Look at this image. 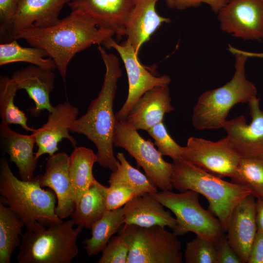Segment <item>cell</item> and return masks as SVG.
I'll return each instance as SVG.
<instances>
[{
  "label": "cell",
  "mask_w": 263,
  "mask_h": 263,
  "mask_svg": "<svg viewBox=\"0 0 263 263\" xmlns=\"http://www.w3.org/2000/svg\"><path fill=\"white\" fill-rule=\"evenodd\" d=\"M107 188L96 180L83 195L70 216L75 225L91 229L93 225L102 217L108 210Z\"/></svg>",
  "instance_id": "25"
},
{
  "label": "cell",
  "mask_w": 263,
  "mask_h": 263,
  "mask_svg": "<svg viewBox=\"0 0 263 263\" xmlns=\"http://www.w3.org/2000/svg\"><path fill=\"white\" fill-rule=\"evenodd\" d=\"M41 176L27 181L19 179L13 173L7 158H1L0 202L21 219L26 230H33L39 225L48 226L63 222L55 212L56 194L52 189L42 188Z\"/></svg>",
  "instance_id": "3"
},
{
  "label": "cell",
  "mask_w": 263,
  "mask_h": 263,
  "mask_svg": "<svg viewBox=\"0 0 263 263\" xmlns=\"http://www.w3.org/2000/svg\"><path fill=\"white\" fill-rule=\"evenodd\" d=\"M78 114V109L68 101L54 106L46 123L32 132L38 147L35 153L37 159L44 154H55L59 150L58 143L63 139L68 140L74 148L76 147V141L69 132Z\"/></svg>",
  "instance_id": "14"
},
{
  "label": "cell",
  "mask_w": 263,
  "mask_h": 263,
  "mask_svg": "<svg viewBox=\"0 0 263 263\" xmlns=\"http://www.w3.org/2000/svg\"><path fill=\"white\" fill-rule=\"evenodd\" d=\"M71 220L48 226L39 225L21 235L19 263H70L79 252L77 240L83 228Z\"/></svg>",
  "instance_id": "6"
},
{
  "label": "cell",
  "mask_w": 263,
  "mask_h": 263,
  "mask_svg": "<svg viewBox=\"0 0 263 263\" xmlns=\"http://www.w3.org/2000/svg\"><path fill=\"white\" fill-rule=\"evenodd\" d=\"M102 44L107 48L114 49L124 63L128 78V94L126 101L115 115L117 120L126 119L133 106L145 92L156 86L169 85L171 79L168 75L156 76L148 71L127 39L119 44L110 37Z\"/></svg>",
  "instance_id": "11"
},
{
  "label": "cell",
  "mask_w": 263,
  "mask_h": 263,
  "mask_svg": "<svg viewBox=\"0 0 263 263\" xmlns=\"http://www.w3.org/2000/svg\"><path fill=\"white\" fill-rule=\"evenodd\" d=\"M113 144L133 157L150 181L160 190H173L172 163L165 161L151 140L142 137L126 119L116 120Z\"/></svg>",
  "instance_id": "8"
},
{
  "label": "cell",
  "mask_w": 263,
  "mask_h": 263,
  "mask_svg": "<svg viewBox=\"0 0 263 263\" xmlns=\"http://www.w3.org/2000/svg\"><path fill=\"white\" fill-rule=\"evenodd\" d=\"M136 196V193L127 187L109 185L106 193L107 209L112 210L121 207Z\"/></svg>",
  "instance_id": "36"
},
{
  "label": "cell",
  "mask_w": 263,
  "mask_h": 263,
  "mask_svg": "<svg viewBox=\"0 0 263 263\" xmlns=\"http://www.w3.org/2000/svg\"><path fill=\"white\" fill-rule=\"evenodd\" d=\"M18 88L11 77L0 76V115L1 122L8 125H19L25 130L33 132L35 129L27 125L24 113L15 105V97Z\"/></svg>",
  "instance_id": "30"
},
{
  "label": "cell",
  "mask_w": 263,
  "mask_h": 263,
  "mask_svg": "<svg viewBox=\"0 0 263 263\" xmlns=\"http://www.w3.org/2000/svg\"><path fill=\"white\" fill-rule=\"evenodd\" d=\"M116 157L119 162L109 177V185L124 186L133 190L137 195L158 191V188L146 175L130 164L123 153H117Z\"/></svg>",
  "instance_id": "29"
},
{
  "label": "cell",
  "mask_w": 263,
  "mask_h": 263,
  "mask_svg": "<svg viewBox=\"0 0 263 263\" xmlns=\"http://www.w3.org/2000/svg\"><path fill=\"white\" fill-rule=\"evenodd\" d=\"M217 14L222 31L244 40H263V0H228Z\"/></svg>",
  "instance_id": "12"
},
{
  "label": "cell",
  "mask_w": 263,
  "mask_h": 263,
  "mask_svg": "<svg viewBox=\"0 0 263 263\" xmlns=\"http://www.w3.org/2000/svg\"><path fill=\"white\" fill-rule=\"evenodd\" d=\"M70 156L60 152L49 156L46 163L45 172L41 175L40 185L48 187L56 194L57 205L55 212L60 219L71 216L75 208L69 172Z\"/></svg>",
  "instance_id": "17"
},
{
  "label": "cell",
  "mask_w": 263,
  "mask_h": 263,
  "mask_svg": "<svg viewBox=\"0 0 263 263\" xmlns=\"http://www.w3.org/2000/svg\"><path fill=\"white\" fill-rule=\"evenodd\" d=\"M150 193L137 195L123 207L125 225L144 227L159 225L172 230L177 221Z\"/></svg>",
  "instance_id": "22"
},
{
  "label": "cell",
  "mask_w": 263,
  "mask_h": 263,
  "mask_svg": "<svg viewBox=\"0 0 263 263\" xmlns=\"http://www.w3.org/2000/svg\"><path fill=\"white\" fill-rule=\"evenodd\" d=\"M255 198L252 195H249L237 205L225 231L230 246L242 263H247L257 232Z\"/></svg>",
  "instance_id": "16"
},
{
  "label": "cell",
  "mask_w": 263,
  "mask_h": 263,
  "mask_svg": "<svg viewBox=\"0 0 263 263\" xmlns=\"http://www.w3.org/2000/svg\"><path fill=\"white\" fill-rule=\"evenodd\" d=\"M216 263H242L230 246L225 233L215 242Z\"/></svg>",
  "instance_id": "37"
},
{
  "label": "cell",
  "mask_w": 263,
  "mask_h": 263,
  "mask_svg": "<svg viewBox=\"0 0 263 263\" xmlns=\"http://www.w3.org/2000/svg\"><path fill=\"white\" fill-rule=\"evenodd\" d=\"M174 110L169 85L158 86L145 92L135 102L126 120L136 130L147 132L163 121L164 115Z\"/></svg>",
  "instance_id": "20"
},
{
  "label": "cell",
  "mask_w": 263,
  "mask_h": 263,
  "mask_svg": "<svg viewBox=\"0 0 263 263\" xmlns=\"http://www.w3.org/2000/svg\"><path fill=\"white\" fill-rule=\"evenodd\" d=\"M151 194L175 216L177 225L172 231L177 236L191 232L215 243L225 233L220 221L201 206L197 192L161 190Z\"/></svg>",
  "instance_id": "7"
},
{
  "label": "cell",
  "mask_w": 263,
  "mask_h": 263,
  "mask_svg": "<svg viewBox=\"0 0 263 263\" xmlns=\"http://www.w3.org/2000/svg\"><path fill=\"white\" fill-rule=\"evenodd\" d=\"M228 0H175L174 8L184 10L189 7H197L202 3L210 6L213 12L218 13Z\"/></svg>",
  "instance_id": "38"
},
{
  "label": "cell",
  "mask_w": 263,
  "mask_h": 263,
  "mask_svg": "<svg viewBox=\"0 0 263 263\" xmlns=\"http://www.w3.org/2000/svg\"><path fill=\"white\" fill-rule=\"evenodd\" d=\"M257 97L248 102L251 122L241 115L225 122L229 145L241 158L263 159V111Z\"/></svg>",
  "instance_id": "13"
},
{
  "label": "cell",
  "mask_w": 263,
  "mask_h": 263,
  "mask_svg": "<svg viewBox=\"0 0 263 263\" xmlns=\"http://www.w3.org/2000/svg\"><path fill=\"white\" fill-rule=\"evenodd\" d=\"M24 62L42 68L54 71L56 67L52 58L43 49L21 46L16 39L0 44V66L11 63Z\"/></svg>",
  "instance_id": "28"
},
{
  "label": "cell",
  "mask_w": 263,
  "mask_h": 263,
  "mask_svg": "<svg viewBox=\"0 0 263 263\" xmlns=\"http://www.w3.org/2000/svg\"><path fill=\"white\" fill-rule=\"evenodd\" d=\"M97 161L96 154L84 147H75L70 155V177L75 207L96 180L93 175V168Z\"/></svg>",
  "instance_id": "24"
},
{
  "label": "cell",
  "mask_w": 263,
  "mask_h": 263,
  "mask_svg": "<svg viewBox=\"0 0 263 263\" xmlns=\"http://www.w3.org/2000/svg\"><path fill=\"white\" fill-rule=\"evenodd\" d=\"M55 76L53 71L32 64L12 74L11 78L18 89L25 90L34 102L35 107L30 109L32 116H38L45 110L49 113L53 110L50 94L54 88Z\"/></svg>",
  "instance_id": "19"
},
{
  "label": "cell",
  "mask_w": 263,
  "mask_h": 263,
  "mask_svg": "<svg viewBox=\"0 0 263 263\" xmlns=\"http://www.w3.org/2000/svg\"><path fill=\"white\" fill-rule=\"evenodd\" d=\"M172 165L173 188L180 192L193 190L204 196L208 202L209 211L220 221L226 231L234 208L251 195L250 190L211 174L182 157L173 160Z\"/></svg>",
  "instance_id": "4"
},
{
  "label": "cell",
  "mask_w": 263,
  "mask_h": 263,
  "mask_svg": "<svg viewBox=\"0 0 263 263\" xmlns=\"http://www.w3.org/2000/svg\"><path fill=\"white\" fill-rule=\"evenodd\" d=\"M135 0H71L72 11H79L92 18L98 28L111 31L117 37L125 35L128 18Z\"/></svg>",
  "instance_id": "15"
},
{
  "label": "cell",
  "mask_w": 263,
  "mask_h": 263,
  "mask_svg": "<svg viewBox=\"0 0 263 263\" xmlns=\"http://www.w3.org/2000/svg\"><path fill=\"white\" fill-rule=\"evenodd\" d=\"M181 157L218 177L232 178L241 158L229 145L226 137L217 141L191 136L182 147Z\"/></svg>",
  "instance_id": "10"
},
{
  "label": "cell",
  "mask_w": 263,
  "mask_h": 263,
  "mask_svg": "<svg viewBox=\"0 0 263 263\" xmlns=\"http://www.w3.org/2000/svg\"><path fill=\"white\" fill-rule=\"evenodd\" d=\"M19 0H0V37L1 43L10 42V30Z\"/></svg>",
  "instance_id": "35"
},
{
  "label": "cell",
  "mask_w": 263,
  "mask_h": 263,
  "mask_svg": "<svg viewBox=\"0 0 263 263\" xmlns=\"http://www.w3.org/2000/svg\"><path fill=\"white\" fill-rule=\"evenodd\" d=\"M231 182L248 188L256 199H263V159L241 158Z\"/></svg>",
  "instance_id": "31"
},
{
  "label": "cell",
  "mask_w": 263,
  "mask_h": 263,
  "mask_svg": "<svg viewBox=\"0 0 263 263\" xmlns=\"http://www.w3.org/2000/svg\"><path fill=\"white\" fill-rule=\"evenodd\" d=\"M0 139L2 152L7 154L9 160L16 165L20 179H32L38 160L33 151L36 144L34 136L18 133L12 130L9 125L1 122Z\"/></svg>",
  "instance_id": "21"
},
{
  "label": "cell",
  "mask_w": 263,
  "mask_h": 263,
  "mask_svg": "<svg viewBox=\"0 0 263 263\" xmlns=\"http://www.w3.org/2000/svg\"><path fill=\"white\" fill-rule=\"evenodd\" d=\"M148 132L162 156L170 157L172 160L181 157L182 147L169 134L163 121L154 125Z\"/></svg>",
  "instance_id": "34"
},
{
  "label": "cell",
  "mask_w": 263,
  "mask_h": 263,
  "mask_svg": "<svg viewBox=\"0 0 263 263\" xmlns=\"http://www.w3.org/2000/svg\"><path fill=\"white\" fill-rule=\"evenodd\" d=\"M228 50L231 53H232L233 55L235 53H240L243 55H244L247 56L248 57H260V58L263 57V53H253V52H247L246 51H244V50H240L239 49H237L234 47L233 46H231V45H228Z\"/></svg>",
  "instance_id": "41"
},
{
  "label": "cell",
  "mask_w": 263,
  "mask_h": 263,
  "mask_svg": "<svg viewBox=\"0 0 263 263\" xmlns=\"http://www.w3.org/2000/svg\"><path fill=\"white\" fill-rule=\"evenodd\" d=\"M255 206L257 231L263 232V199H256Z\"/></svg>",
  "instance_id": "40"
},
{
  "label": "cell",
  "mask_w": 263,
  "mask_h": 263,
  "mask_svg": "<svg viewBox=\"0 0 263 263\" xmlns=\"http://www.w3.org/2000/svg\"><path fill=\"white\" fill-rule=\"evenodd\" d=\"M131 238L127 263H182L180 241L173 231L155 225H125Z\"/></svg>",
  "instance_id": "9"
},
{
  "label": "cell",
  "mask_w": 263,
  "mask_h": 263,
  "mask_svg": "<svg viewBox=\"0 0 263 263\" xmlns=\"http://www.w3.org/2000/svg\"><path fill=\"white\" fill-rule=\"evenodd\" d=\"M166 1L169 7L174 8L175 0H166Z\"/></svg>",
  "instance_id": "42"
},
{
  "label": "cell",
  "mask_w": 263,
  "mask_h": 263,
  "mask_svg": "<svg viewBox=\"0 0 263 263\" xmlns=\"http://www.w3.org/2000/svg\"><path fill=\"white\" fill-rule=\"evenodd\" d=\"M247 263H263V232L257 231L252 244Z\"/></svg>",
  "instance_id": "39"
},
{
  "label": "cell",
  "mask_w": 263,
  "mask_h": 263,
  "mask_svg": "<svg viewBox=\"0 0 263 263\" xmlns=\"http://www.w3.org/2000/svg\"><path fill=\"white\" fill-rule=\"evenodd\" d=\"M21 219L0 202V263H10L13 253L21 244Z\"/></svg>",
  "instance_id": "27"
},
{
  "label": "cell",
  "mask_w": 263,
  "mask_h": 263,
  "mask_svg": "<svg viewBox=\"0 0 263 263\" xmlns=\"http://www.w3.org/2000/svg\"><path fill=\"white\" fill-rule=\"evenodd\" d=\"M71 0H19L10 30V40L19 31L31 27L44 28L57 24L59 13Z\"/></svg>",
  "instance_id": "18"
},
{
  "label": "cell",
  "mask_w": 263,
  "mask_h": 263,
  "mask_svg": "<svg viewBox=\"0 0 263 263\" xmlns=\"http://www.w3.org/2000/svg\"><path fill=\"white\" fill-rule=\"evenodd\" d=\"M123 207L108 210L102 217L95 222L91 228V236L82 241L89 256L102 252L109 241L118 232L124 223Z\"/></svg>",
  "instance_id": "26"
},
{
  "label": "cell",
  "mask_w": 263,
  "mask_h": 263,
  "mask_svg": "<svg viewBox=\"0 0 263 263\" xmlns=\"http://www.w3.org/2000/svg\"><path fill=\"white\" fill-rule=\"evenodd\" d=\"M158 0H135V5L127 20L125 35L137 55L142 45L169 19L160 16L156 10Z\"/></svg>",
  "instance_id": "23"
},
{
  "label": "cell",
  "mask_w": 263,
  "mask_h": 263,
  "mask_svg": "<svg viewBox=\"0 0 263 263\" xmlns=\"http://www.w3.org/2000/svg\"><path fill=\"white\" fill-rule=\"evenodd\" d=\"M117 236H113L102 251L98 263H127L131 246L129 232L121 226Z\"/></svg>",
  "instance_id": "32"
},
{
  "label": "cell",
  "mask_w": 263,
  "mask_h": 263,
  "mask_svg": "<svg viewBox=\"0 0 263 263\" xmlns=\"http://www.w3.org/2000/svg\"><path fill=\"white\" fill-rule=\"evenodd\" d=\"M106 67L101 89L93 100L85 114L77 118L70 131L82 134L95 145L97 162L104 168L114 170L118 164L113 149V139L116 119L113 111L118 79L122 75L118 57L97 47Z\"/></svg>",
  "instance_id": "2"
},
{
  "label": "cell",
  "mask_w": 263,
  "mask_h": 263,
  "mask_svg": "<svg viewBox=\"0 0 263 263\" xmlns=\"http://www.w3.org/2000/svg\"><path fill=\"white\" fill-rule=\"evenodd\" d=\"M113 35L111 31L98 28L89 16L75 11L54 26L31 27L19 31L14 39H24L31 46L44 50L55 62L65 83L67 67L75 55L93 44L101 45Z\"/></svg>",
  "instance_id": "1"
},
{
  "label": "cell",
  "mask_w": 263,
  "mask_h": 263,
  "mask_svg": "<svg viewBox=\"0 0 263 263\" xmlns=\"http://www.w3.org/2000/svg\"><path fill=\"white\" fill-rule=\"evenodd\" d=\"M235 73L230 81L199 96L193 109L192 124L199 130L223 128L230 109L238 103H248L257 97L255 85L245 75L248 57L235 53Z\"/></svg>",
  "instance_id": "5"
},
{
  "label": "cell",
  "mask_w": 263,
  "mask_h": 263,
  "mask_svg": "<svg viewBox=\"0 0 263 263\" xmlns=\"http://www.w3.org/2000/svg\"><path fill=\"white\" fill-rule=\"evenodd\" d=\"M184 259L186 263H216L215 243L196 235L187 243Z\"/></svg>",
  "instance_id": "33"
}]
</instances>
